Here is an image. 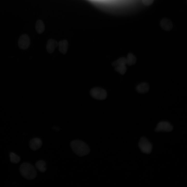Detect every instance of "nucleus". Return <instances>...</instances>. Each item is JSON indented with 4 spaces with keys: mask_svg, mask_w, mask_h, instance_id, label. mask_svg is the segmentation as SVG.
Segmentation results:
<instances>
[{
    "mask_svg": "<svg viewBox=\"0 0 187 187\" xmlns=\"http://www.w3.org/2000/svg\"><path fill=\"white\" fill-rule=\"evenodd\" d=\"M42 145V140L38 138H35L31 139L29 142L30 148L34 151L38 149Z\"/></svg>",
    "mask_w": 187,
    "mask_h": 187,
    "instance_id": "7",
    "label": "nucleus"
},
{
    "mask_svg": "<svg viewBox=\"0 0 187 187\" xmlns=\"http://www.w3.org/2000/svg\"><path fill=\"white\" fill-rule=\"evenodd\" d=\"M19 171L22 176L28 179H33L37 175V172L35 167L31 164L27 162L21 164L19 168Z\"/></svg>",
    "mask_w": 187,
    "mask_h": 187,
    "instance_id": "2",
    "label": "nucleus"
},
{
    "mask_svg": "<svg viewBox=\"0 0 187 187\" xmlns=\"http://www.w3.org/2000/svg\"><path fill=\"white\" fill-rule=\"evenodd\" d=\"M58 45V42L52 39H49L47 42L46 48L47 52L51 54L54 52L55 49Z\"/></svg>",
    "mask_w": 187,
    "mask_h": 187,
    "instance_id": "8",
    "label": "nucleus"
},
{
    "mask_svg": "<svg viewBox=\"0 0 187 187\" xmlns=\"http://www.w3.org/2000/svg\"><path fill=\"white\" fill-rule=\"evenodd\" d=\"M126 64L129 65L134 64L136 62L135 56L131 53H129L126 58Z\"/></svg>",
    "mask_w": 187,
    "mask_h": 187,
    "instance_id": "13",
    "label": "nucleus"
},
{
    "mask_svg": "<svg viewBox=\"0 0 187 187\" xmlns=\"http://www.w3.org/2000/svg\"><path fill=\"white\" fill-rule=\"evenodd\" d=\"M160 26L162 28L166 31H170L172 28L173 25L171 21L168 18L163 19L160 22Z\"/></svg>",
    "mask_w": 187,
    "mask_h": 187,
    "instance_id": "9",
    "label": "nucleus"
},
{
    "mask_svg": "<svg viewBox=\"0 0 187 187\" xmlns=\"http://www.w3.org/2000/svg\"><path fill=\"white\" fill-rule=\"evenodd\" d=\"M36 31L38 33L41 34L44 31V26L42 23H37L36 25Z\"/></svg>",
    "mask_w": 187,
    "mask_h": 187,
    "instance_id": "17",
    "label": "nucleus"
},
{
    "mask_svg": "<svg viewBox=\"0 0 187 187\" xmlns=\"http://www.w3.org/2000/svg\"><path fill=\"white\" fill-rule=\"evenodd\" d=\"M35 165L37 169L41 172H44L46 170V163L43 160L38 161L36 163Z\"/></svg>",
    "mask_w": 187,
    "mask_h": 187,
    "instance_id": "12",
    "label": "nucleus"
},
{
    "mask_svg": "<svg viewBox=\"0 0 187 187\" xmlns=\"http://www.w3.org/2000/svg\"><path fill=\"white\" fill-rule=\"evenodd\" d=\"M119 64L126 65V58L124 57H121L113 62L112 65L114 66Z\"/></svg>",
    "mask_w": 187,
    "mask_h": 187,
    "instance_id": "16",
    "label": "nucleus"
},
{
    "mask_svg": "<svg viewBox=\"0 0 187 187\" xmlns=\"http://www.w3.org/2000/svg\"><path fill=\"white\" fill-rule=\"evenodd\" d=\"M115 70L121 75H123L126 72L127 69L126 65L119 64L115 66Z\"/></svg>",
    "mask_w": 187,
    "mask_h": 187,
    "instance_id": "14",
    "label": "nucleus"
},
{
    "mask_svg": "<svg viewBox=\"0 0 187 187\" xmlns=\"http://www.w3.org/2000/svg\"><path fill=\"white\" fill-rule=\"evenodd\" d=\"M149 86L146 83H142L138 85L137 86V91L141 93H145L148 91L149 90Z\"/></svg>",
    "mask_w": 187,
    "mask_h": 187,
    "instance_id": "11",
    "label": "nucleus"
},
{
    "mask_svg": "<svg viewBox=\"0 0 187 187\" xmlns=\"http://www.w3.org/2000/svg\"><path fill=\"white\" fill-rule=\"evenodd\" d=\"M143 3L145 5L149 6L153 3L154 0H142Z\"/></svg>",
    "mask_w": 187,
    "mask_h": 187,
    "instance_id": "18",
    "label": "nucleus"
},
{
    "mask_svg": "<svg viewBox=\"0 0 187 187\" xmlns=\"http://www.w3.org/2000/svg\"><path fill=\"white\" fill-rule=\"evenodd\" d=\"M10 161L14 163H17L20 160V157L13 152H11L10 154Z\"/></svg>",
    "mask_w": 187,
    "mask_h": 187,
    "instance_id": "15",
    "label": "nucleus"
},
{
    "mask_svg": "<svg viewBox=\"0 0 187 187\" xmlns=\"http://www.w3.org/2000/svg\"><path fill=\"white\" fill-rule=\"evenodd\" d=\"M90 94L92 97L98 100L104 99L107 96V93L105 90L98 87L92 89L90 91Z\"/></svg>",
    "mask_w": 187,
    "mask_h": 187,
    "instance_id": "3",
    "label": "nucleus"
},
{
    "mask_svg": "<svg viewBox=\"0 0 187 187\" xmlns=\"http://www.w3.org/2000/svg\"><path fill=\"white\" fill-rule=\"evenodd\" d=\"M59 51L62 54H65L67 52L68 44L67 41L65 39L61 40L58 43Z\"/></svg>",
    "mask_w": 187,
    "mask_h": 187,
    "instance_id": "10",
    "label": "nucleus"
},
{
    "mask_svg": "<svg viewBox=\"0 0 187 187\" xmlns=\"http://www.w3.org/2000/svg\"><path fill=\"white\" fill-rule=\"evenodd\" d=\"M71 147L74 152L77 155L82 156L89 153L90 149L84 142L79 140H75L70 143Z\"/></svg>",
    "mask_w": 187,
    "mask_h": 187,
    "instance_id": "1",
    "label": "nucleus"
},
{
    "mask_svg": "<svg viewBox=\"0 0 187 187\" xmlns=\"http://www.w3.org/2000/svg\"><path fill=\"white\" fill-rule=\"evenodd\" d=\"M139 148L143 152L147 153H150L152 149L151 144L144 137L140 139L138 144Z\"/></svg>",
    "mask_w": 187,
    "mask_h": 187,
    "instance_id": "4",
    "label": "nucleus"
},
{
    "mask_svg": "<svg viewBox=\"0 0 187 187\" xmlns=\"http://www.w3.org/2000/svg\"><path fill=\"white\" fill-rule=\"evenodd\" d=\"M173 128L171 124L166 121H161L157 125L155 129L156 131L170 132L172 130Z\"/></svg>",
    "mask_w": 187,
    "mask_h": 187,
    "instance_id": "6",
    "label": "nucleus"
},
{
    "mask_svg": "<svg viewBox=\"0 0 187 187\" xmlns=\"http://www.w3.org/2000/svg\"><path fill=\"white\" fill-rule=\"evenodd\" d=\"M30 44V39L28 35L24 34L20 36L18 41V45L20 49H26L29 47Z\"/></svg>",
    "mask_w": 187,
    "mask_h": 187,
    "instance_id": "5",
    "label": "nucleus"
}]
</instances>
